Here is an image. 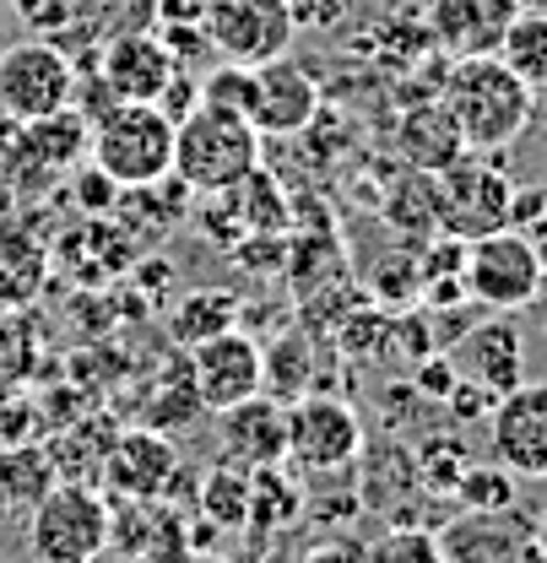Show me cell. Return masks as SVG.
<instances>
[{"label": "cell", "instance_id": "cell-30", "mask_svg": "<svg viewBox=\"0 0 547 563\" xmlns=\"http://www.w3.org/2000/svg\"><path fill=\"white\" fill-rule=\"evenodd\" d=\"M456 493H461V504L478 509V515L515 509V477H510L499 461H493V466H467V472L456 477Z\"/></svg>", "mask_w": 547, "mask_h": 563}, {"label": "cell", "instance_id": "cell-32", "mask_svg": "<svg viewBox=\"0 0 547 563\" xmlns=\"http://www.w3.org/2000/svg\"><path fill=\"white\" fill-rule=\"evenodd\" d=\"M250 92H255V66H233V60H222V66L201 81V103L233 109V114H244V120H250Z\"/></svg>", "mask_w": 547, "mask_h": 563}, {"label": "cell", "instance_id": "cell-36", "mask_svg": "<svg viewBox=\"0 0 547 563\" xmlns=\"http://www.w3.org/2000/svg\"><path fill=\"white\" fill-rule=\"evenodd\" d=\"M76 201L92 211V217H103V211L120 201V185H114L109 174H98V168H81V179H76Z\"/></svg>", "mask_w": 547, "mask_h": 563}, {"label": "cell", "instance_id": "cell-12", "mask_svg": "<svg viewBox=\"0 0 547 563\" xmlns=\"http://www.w3.org/2000/svg\"><path fill=\"white\" fill-rule=\"evenodd\" d=\"M185 363H190V385H196L206 412H222V407L261 390V342L244 336L239 325L185 347Z\"/></svg>", "mask_w": 547, "mask_h": 563}, {"label": "cell", "instance_id": "cell-39", "mask_svg": "<svg viewBox=\"0 0 547 563\" xmlns=\"http://www.w3.org/2000/svg\"><path fill=\"white\" fill-rule=\"evenodd\" d=\"M456 379H461V374H456L450 357H434V352H428V357L417 363V385H423V396H434V401H445Z\"/></svg>", "mask_w": 547, "mask_h": 563}, {"label": "cell", "instance_id": "cell-24", "mask_svg": "<svg viewBox=\"0 0 547 563\" xmlns=\"http://www.w3.org/2000/svg\"><path fill=\"white\" fill-rule=\"evenodd\" d=\"M239 314H244V298H239V292H228V287H196V292H185V298L174 303L168 331H174L179 347H196V342H206V336L233 331Z\"/></svg>", "mask_w": 547, "mask_h": 563}, {"label": "cell", "instance_id": "cell-7", "mask_svg": "<svg viewBox=\"0 0 547 563\" xmlns=\"http://www.w3.org/2000/svg\"><path fill=\"white\" fill-rule=\"evenodd\" d=\"M461 277H467V298L482 303L488 314H521L543 298L547 261L526 233L499 228V233H482L467 244Z\"/></svg>", "mask_w": 547, "mask_h": 563}, {"label": "cell", "instance_id": "cell-28", "mask_svg": "<svg viewBox=\"0 0 547 563\" xmlns=\"http://www.w3.org/2000/svg\"><path fill=\"white\" fill-rule=\"evenodd\" d=\"M385 228L402 239H434L439 233V201H434V174L407 168L391 196H385Z\"/></svg>", "mask_w": 547, "mask_h": 563}, {"label": "cell", "instance_id": "cell-4", "mask_svg": "<svg viewBox=\"0 0 547 563\" xmlns=\"http://www.w3.org/2000/svg\"><path fill=\"white\" fill-rule=\"evenodd\" d=\"M87 157V114L70 103L44 120H0V174L17 196H44Z\"/></svg>", "mask_w": 547, "mask_h": 563}, {"label": "cell", "instance_id": "cell-22", "mask_svg": "<svg viewBox=\"0 0 547 563\" xmlns=\"http://www.w3.org/2000/svg\"><path fill=\"white\" fill-rule=\"evenodd\" d=\"M50 282V250L33 228H0V309H28Z\"/></svg>", "mask_w": 547, "mask_h": 563}, {"label": "cell", "instance_id": "cell-16", "mask_svg": "<svg viewBox=\"0 0 547 563\" xmlns=\"http://www.w3.org/2000/svg\"><path fill=\"white\" fill-rule=\"evenodd\" d=\"M174 70L179 60L163 49L157 33H114L98 55V81L109 87L114 103H157Z\"/></svg>", "mask_w": 547, "mask_h": 563}, {"label": "cell", "instance_id": "cell-9", "mask_svg": "<svg viewBox=\"0 0 547 563\" xmlns=\"http://www.w3.org/2000/svg\"><path fill=\"white\" fill-rule=\"evenodd\" d=\"M76 103V66L61 44L28 38L0 55V109L11 120H44Z\"/></svg>", "mask_w": 547, "mask_h": 563}, {"label": "cell", "instance_id": "cell-11", "mask_svg": "<svg viewBox=\"0 0 547 563\" xmlns=\"http://www.w3.org/2000/svg\"><path fill=\"white\" fill-rule=\"evenodd\" d=\"M363 450V422L342 396H298L287 401V461L309 466V472H337L352 466Z\"/></svg>", "mask_w": 547, "mask_h": 563}, {"label": "cell", "instance_id": "cell-38", "mask_svg": "<svg viewBox=\"0 0 547 563\" xmlns=\"http://www.w3.org/2000/svg\"><path fill=\"white\" fill-rule=\"evenodd\" d=\"M196 103H201V81H190V76H179V70H174V81L163 87L157 109H163V114H168V120L179 125V120H185V114H190Z\"/></svg>", "mask_w": 547, "mask_h": 563}, {"label": "cell", "instance_id": "cell-26", "mask_svg": "<svg viewBox=\"0 0 547 563\" xmlns=\"http://www.w3.org/2000/svg\"><path fill=\"white\" fill-rule=\"evenodd\" d=\"M222 211H233L239 217V233H276L282 222H287V201H282V190H276V179L255 163L239 185H228V190H217L211 196Z\"/></svg>", "mask_w": 547, "mask_h": 563}, {"label": "cell", "instance_id": "cell-18", "mask_svg": "<svg viewBox=\"0 0 547 563\" xmlns=\"http://www.w3.org/2000/svg\"><path fill=\"white\" fill-rule=\"evenodd\" d=\"M515 11H521L515 0H439L434 5V44H445L456 60L493 55Z\"/></svg>", "mask_w": 547, "mask_h": 563}, {"label": "cell", "instance_id": "cell-25", "mask_svg": "<svg viewBox=\"0 0 547 563\" xmlns=\"http://www.w3.org/2000/svg\"><path fill=\"white\" fill-rule=\"evenodd\" d=\"M55 483H61L55 461H50V450L39 439L0 450V509H33Z\"/></svg>", "mask_w": 547, "mask_h": 563}, {"label": "cell", "instance_id": "cell-10", "mask_svg": "<svg viewBox=\"0 0 547 563\" xmlns=\"http://www.w3.org/2000/svg\"><path fill=\"white\" fill-rule=\"evenodd\" d=\"M488 450L515 483H547V379H521L488 407Z\"/></svg>", "mask_w": 547, "mask_h": 563}, {"label": "cell", "instance_id": "cell-41", "mask_svg": "<svg viewBox=\"0 0 547 563\" xmlns=\"http://www.w3.org/2000/svg\"><path fill=\"white\" fill-rule=\"evenodd\" d=\"M206 0H157V22H201Z\"/></svg>", "mask_w": 547, "mask_h": 563}, {"label": "cell", "instance_id": "cell-20", "mask_svg": "<svg viewBox=\"0 0 547 563\" xmlns=\"http://www.w3.org/2000/svg\"><path fill=\"white\" fill-rule=\"evenodd\" d=\"M521 537L526 526L510 509L478 515L467 509V520L439 531V559L445 563H521Z\"/></svg>", "mask_w": 547, "mask_h": 563}, {"label": "cell", "instance_id": "cell-21", "mask_svg": "<svg viewBox=\"0 0 547 563\" xmlns=\"http://www.w3.org/2000/svg\"><path fill=\"white\" fill-rule=\"evenodd\" d=\"M396 146H402L407 168H423V174H439V168H450V163L467 152V141H461L456 120H450V109H445L439 98H434V103H417V109L402 114Z\"/></svg>", "mask_w": 547, "mask_h": 563}, {"label": "cell", "instance_id": "cell-6", "mask_svg": "<svg viewBox=\"0 0 547 563\" xmlns=\"http://www.w3.org/2000/svg\"><path fill=\"white\" fill-rule=\"evenodd\" d=\"M434 201H439V233L472 244L482 233L510 228L515 179L493 163V152H461L450 168L434 174Z\"/></svg>", "mask_w": 547, "mask_h": 563}, {"label": "cell", "instance_id": "cell-42", "mask_svg": "<svg viewBox=\"0 0 547 563\" xmlns=\"http://www.w3.org/2000/svg\"><path fill=\"white\" fill-rule=\"evenodd\" d=\"M185 563H222V559H201V553H190V559H185Z\"/></svg>", "mask_w": 547, "mask_h": 563}, {"label": "cell", "instance_id": "cell-19", "mask_svg": "<svg viewBox=\"0 0 547 563\" xmlns=\"http://www.w3.org/2000/svg\"><path fill=\"white\" fill-rule=\"evenodd\" d=\"M456 368H461L467 379H478L488 396H504V390H515V385L526 379L521 331H515L504 314H499V320H488V325H478V331H467Z\"/></svg>", "mask_w": 547, "mask_h": 563}, {"label": "cell", "instance_id": "cell-13", "mask_svg": "<svg viewBox=\"0 0 547 563\" xmlns=\"http://www.w3.org/2000/svg\"><path fill=\"white\" fill-rule=\"evenodd\" d=\"M109 548H120L131 563H185L190 548V520L174 498H120L109 520Z\"/></svg>", "mask_w": 547, "mask_h": 563}, {"label": "cell", "instance_id": "cell-2", "mask_svg": "<svg viewBox=\"0 0 547 563\" xmlns=\"http://www.w3.org/2000/svg\"><path fill=\"white\" fill-rule=\"evenodd\" d=\"M255 163H261V131L244 114H233V109L196 103L174 125V168L168 174L190 196H217V190L239 185Z\"/></svg>", "mask_w": 547, "mask_h": 563}, {"label": "cell", "instance_id": "cell-33", "mask_svg": "<svg viewBox=\"0 0 547 563\" xmlns=\"http://www.w3.org/2000/svg\"><path fill=\"white\" fill-rule=\"evenodd\" d=\"M17 22L33 33V38H61L70 22L81 16V0H11Z\"/></svg>", "mask_w": 547, "mask_h": 563}, {"label": "cell", "instance_id": "cell-14", "mask_svg": "<svg viewBox=\"0 0 547 563\" xmlns=\"http://www.w3.org/2000/svg\"><path fill=\"white\" fill-rule=\"evenodd\" d=\"M174 472H179V450L152 422L114 433L109 450H103V466H98L103 488L114 493V498H163L168 483H174Z\"/></svg>", "mask_w": 547, "mask_h": 563}, {"label": "cell", "instance_id": "cell-23", "mask_svg": "<svg viewBox=\"0 0 547 563\" xmlns=\"http://www.w3.org/2000/svg\"><path fill=\"white\" fill-rule=\"evenodd\" d=\"M315 336L304 331V325H293V331H282L272 347H261V396H272V401H298V396H309L315 390Z\"/></svg>", "mask_w": 547, "mask_h": 563}, {"label": "cell", "instance_id": "cell-29", "mask_svg": "<svg viewBox=\"0 0 547 563\" xmlns=\"http://www.w3.org/2000/svg\"><path fill=\"white\" fill-rule=\"evenodd\" d=\"M493 55L515 70L532 92H543L547 87V11H515Z\"/></svg>", "mask_w": 547, "mask_h": 563}, {"label": "cell", "instance_id": "cell-15", "mask_svg": "<svg viewBox=\"0 0 547 563\" xmlns=\"http://www.w3.org/2000/svg\"><path fill=\"white\" fill-rule=\"evenodd\" d=\"M315 114H320V87H315V76L298 66V60H287V55H276L266 66H255V92H250V125L266 136H304L309 125H315Z\"/></svg>", "mask_w": 547, "mask_h": 563}, {"label": "cell", "instance_id": "cell-8", "mask_svg": "<svg viewBox=\"0 0 547 563\" xmlns=\"http://www.w3.org/2000/svg\"><path fill=\"white\" fill-rule=\"evenodd\" d=\"M201 33L222 60L266 66L276 55H287L298 16H293V0H206Z\"/></svg>", "mask_w": 547, "mask_h": 563}, {"label": "cell", "instance_id": "cell-1", "mask_svg": "<svg viewBox=\"0 0 547 563\" xmlns=\"http://www.w3.org/2000/svg\"><path fill=\"white\" fill-rule=\"evenodd\" d=\"M439 103L450 109L467 152H504L510 141H521V131L532 125L537 92L499 55H461L456 66L445 70Z\"/></svg>", "mask_w": 547, "mask_h": 563}, {"label": "cell", "instance_id": "cell-40", "mask_svg": "<svg viewBox=\"0 0 547 563\" xmlns=\"http://www.w3.org/2000/svg\"><path fill=\"white\" fill-rule=\"evenodd\" d=\"M521 563H547V509L526 526V537H521Z\"/></svg>", "mask_w": 547, "mask_h": 563}, {"label": "cell", "instance_id": "cell-37", "mask_svg": "<svg viewBox=\"0 0 547 563\" xmlns=\"http://www.w3.org/2000/svg\"><path fill=\"white\" fill-rule=\"evenodd\" d=\"M461 472H467V461H461L456 444H434V450L423 455V477H428V488H456Z\"/></svg>", "mask_w": 547, "mask_h": 563}, {"label": "cell", "instance_id": "cell-31", "mask_svg": "<svg viewBox=\"0 0 547 563\" xmlns=\"http://www.w3.org/2000/svg\"><path fill=\"white\" fill-rule=\"evenodd\" d=\"M33 336H28V325L17 320V309H0V401L6 396H17V385L28 379V368H33Z\"/></svg>", "mask_w": 547, "mask_h": 563}, {"label": "cell", "instance_id": "cell-5", "mask_svg": "<svg viewBox=\"0 0 547 563\" xmlns=\"http://www.w3.org/2000/svg\"><path fill=\"white\" fill-rule=\"evenodd\" d=\"M28 515V548L39 563H98L109 553L114 504L87 483H55Z\"/></svg>", "mask_w": 547, "mask_h": 563}, {"label": "cell", "instance_id": "cell-17", "mask_svg": "<svg viewBox=\"0 0 547 563\" xmlns=\"http://www.w3.org/2000/svg\"><path fill=\"white\" fill-rule=\"evenodd\" d=\"M217 439H222V455L244 472L282 466L287 461V407L255 390L217 412Z\"/></svg>", "mask_w": 547, "mask_h": 563}, {"label": "cell", "instance_id": "cell-27", "mask_svg": "<svg viewBox=\"0 0 547 563\" xmlns=\"http://www.w3.org/2000/svg\"><path fill=\"white\" fill-rule=\"evenodd\" d=\"M250 504H255V472L244 466H217L196 483V509L201 520H211L217 531H233V526H250Z\"/></svg>", "mask_w": 547, "mask_h": 563}, {"label": "cell", "instance_id": "cell-3", "mask_svg": "<svg viewBox=\"0 0 547 563\" xmlns=\"http://www.w3.org/2000/svg\"><path fill=\"white\" fill-rule=\"evenodd\" d=\"M87 157L120 190L152 185L174 168V120L157 103H109L87 125Z\"/></svg>", "mask_w": 547, "mask_h": 563}, {"label": "cell", "instance_id": "cell-34", "mask_svg": "<svg viewBox=\"0 0 547 563\" xmlns=\"http://www.w3.org/2000/svg\"><path fill=\"white\" fill-rule=\"evenodd\" d=\"M369 563H445V559H439V537H434V531L402 526V531H391V537L369 553Z\"/></svg>", "mask_w": 547, "mask_h": 563}, {"label": "cell", "instance_id": "cell-35", "mask_svg": "<svg viewBox=\"0 0 547 563\" xmlns=\"http://www.w3.org/2000/svg\"><path fill=\"white\" fill-rule=\"evenodd\" d=\"M44 433H50V422H44V412L33 401H22V390L0 401V444H33Z\"/></svg>", "mask_w": 547, "mask_h": 563}]
</instances>
